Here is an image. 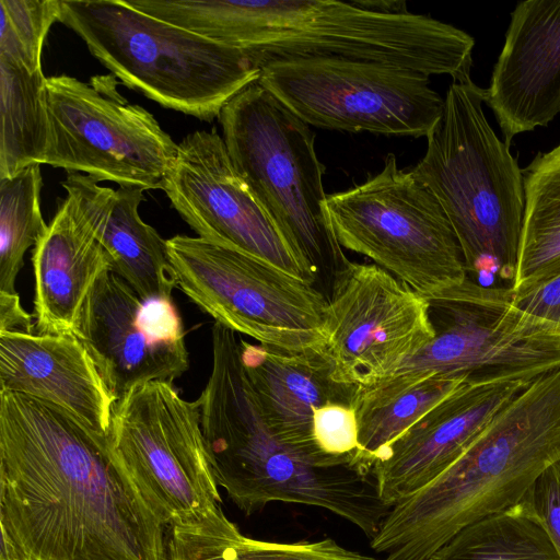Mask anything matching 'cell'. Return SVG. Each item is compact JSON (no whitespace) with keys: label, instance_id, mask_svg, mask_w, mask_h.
<instances>
[{"label":"cell","instance_id":"cell-17","mask_svg":"<svg viewBox=\"0 0 560 560\" xmlns=\"http://www.w3.org/2000/svg\"><path fill=\"white\" fill-rule=\"evenodd\" d=\"M488 105L510 145L560 113V0H525L511 13L493 67Z\"/></svg>","mask_w":560,"mask_h":560},{"label":"cell","instance_id":"cell-24","mask_svg":"<svg viewBox=\"0 0 560 560\" xmlns=\"http://www.w3.org/2000/svg\"><path fill=\"white\" fill-rule=\"evenodd\" d=\"M46 77L0 56V179L42 164L48 145Z\"/></svg>","mask_w":560,"mask_h":560},{"label":"cell","instance_id":"cell-29","mask_svg":"<svg viewBox=\"0 0 560 560\" xmlns=\"http://www.w3.org/2000/svg\"><path fill=\"white\" fill-rule=\"evenodd\" d=\"M313 439L319 453L331 466L361 469L357 465L359 454L358 418L351 404L328 402L315 409Z\"/></svg>","mask_w":560,"mask_h":560},{"label":"cell","instance_id":"cell-21","mask_svg":"<svg viewBox=\"0 0 560 560\" xmlns=\"http://www.w3.org/2000/svg\"><path fill=\"white\" fill-rule=\"evenodd\" d=\"M143 189L119 187L103 220L100 238L112 270L143 300H172L177 287L166 240L143 222L139 206Z\"/></svg>","mask_w":560,"mask_h":560},{"label":"cell","instance_id":"cell-32","mask_svg":"<svg viewBox=\"0 0 560 560\" xmlns=\"http://www.w3.org/2000/svg\"><path fill=\"white\" fill-rule=\"evenodd\" d=\"M33 319L34 316L22 307L18 293L0 292V331L34 332Z\"/></svg>","mask_w":560,"mask_h":560},{"label":"cell","instance_id":"cell-6","mask_svg":"<svg viewBox=\"0 0 560 560\" xmlns=\"http://www.w3.org/2000/svg\"><path fill=\"white\" fill-rule=\"evenodd\" d=\"M230 159L316 279L331 278L349 261L326 210L324 165L310 126L258 82L222 108L219 117Z\"/></svg>","mask_w":560,"mask_h":560},{"label":"cell","instance_id":"cell-7","mask_svg":"<svg viewBox=\"0 0 560 560\" xmlns=\"http://www.w3.org/2000/svg\"><path fill=\"white\" fill-rule=\"evenodd\" d=\"M434 338L369 394L390 393L444 375L468 384L522 382L560 369V324L512 303L511 287H486L469 277L429 301Z\"/></svg>","mask_w":560,"mask_h":560},{"label":"cell","instance_id":"cell-11","mask_svg":"<svg viewBox=\"0 0 560 560\" xmlns=\"http://www.w3.org/2000/svg\"><path fill=\"white\" fill-rule=\"evenodd\" d=\"M258 83L308 126L347 132L427 137L444 98L429 75L392 65L339 58L275 60Z\"/></svg>","mask_w":560,"mask_h":560},{"label":"cell","instance_id":"cell-14","mask_svg":"<svg viewBox=\"0 0 560 560\" xmlns=\"http://www.w3.org/2000/svg\"><path fill=\"white\" fill-rule=\"evenodd\" d=\"M162 189L198 237L316 283L313 271L234 167L223 138L214 130H197L178 143Z\"/></svg>","mask_w":560,"mask_h":560},{"label":"cell","instance_id":"cell-31","mask_svg":"<svg viewBox=\"0 0 560 560\" xmlns=\"http://www.w3.org/2000/svg\"><path fill=\"white\" fill-rule=\"evenodd\" d=\"M512 290V303L538 318L560 324V269L542 281Z\"/></svg>","mask_w":560,"mask_h":560},{"label":"cell","instance_id":"cell-13","mask_svg":"<svg viewBox=\"0 0 560 560\" xmlns=\"http://www.w3.org/2000/svg\"><path fill=\"white\" fill-rule=\"evenodd\" d=\"M326 335L332 381L355 390L390 376L435 329L428 300L375 264L349 260L331 280Z\"/></svg>","mask_w":560,"mask_h":560},{"label":"cell","instance_id":"cell-15","mask_svg":"<svg viewBox=\"0 0 560 560\" xmlns=\"http://www.w3.org/2000/svg\"><path fill=\"white\" fill-rule=\"evenodd\" d=\"M74 335L116 402L148 382H173L189 368L185 331L172 300H143L112 269L83 306Z\"/></svg>","mask_w":560,"mask_h":560},{"label":"cell","instance_id":"cell-23","mask_svg":"<svg viewBox=\"0 0 560 560\" xmlns=\"http://www.w3.org/2000/svg\"><path fill=\"white\" fill-rule=\"evenodd\" d=\"M170 528L168 560H377L347 550L330 538L314 542L247 538L221 509Z\"/></svg>","mask_w":560,"mask_h":560},{"label":"cell","instance_id":"cell-2","mask_svg":"<svg viewBox=\"0 0 560 560\" xmlns=\"http://www.w3.org/2000/svg\"><path fill=\"white\" fill-rule=\"evenodd\" d=\"M167 22L242 49L261 67L275 60L339 58L470 81L475 39L428 15L386 14L331 0H172Z\"/></svg>","mask_w":560,"mask_h":560},{"label":"cell","instance_id":"cell-18","mask_svg":"<svg viewBox=\"0 0 560 560\" xmlns=\"http://www.w3.org/2000/svg\"><path fill=\"white\" fill-rule=\"evenodd\" d=\"M527 384H462L396 439L374 464L381 499L392 508L433 481Z\"/></svg>","mask_w":560,"mask_h":560},{"label":"cell","instance_id":"cell-3","mask_svg":"<svg viewBox=\"0 0 560 560\" xmlns=\"http://www.w3.org/2000/svg\"><path fill=\"white\" fill-rule=\"evenodd\" d=\"M560 460V369L528 383L469 447L390 508L371 547L385 560H431L456 533L518 503Z\"/></svg>","mask_w":560,"mask_h":560},{"label":"cell","instance_id":"cell-26","mask_svg":"<svg viewBox=\"0 0 560 560\" xmlns=\"http://www.w3.org/2000/svg\"><path fill=\"white\" fill-rule=\"evenodd\" d=\"M431 560H560L546 529L523 502L456 533Z\"/></svg>","mask_w":560,"mask_h":560},{"label":"cell","instance_id":"cell-4","mask_svg":"<svg viewBox=\"0 0 560 560\" xmlns=\"http://www.w3.org/2000/svg\"><path fill=\"white\" fill-rule=\"evenodd\" d=\"M485 89L454 82L427 151L411 168L436 197L459 242L467 273L512 281L524 211L523 170L482 108Z\"/></svg>","mask_w":560,"mask_h":560},{"label":"cell","instance_id":"cell-1","mask_svg":"<svg viewBox=\"0 0 560 560\" xmlns=\"http://www.w3.org/2000/svg\"><path fill=\"white\" fill-rule=\"evenodd\" d=\"M0 560H168L166 527L106 436L63 409L0 392Z\"/></svg>","mask_w":560,"mask_h":560},{"label":"cell","instance_id":"cell-5","mask_svg":"<svg viewBox=\"0 0 560 560\" xmlns=\"http://www.w3.org/2000/svg\"><path fill=\"white\" fill-rule=\"evenodd\" d=\"M59 22L129 89L205 121L247 86L260 67L225 46L147 14L126 0H59Z\"/></svg>","mask_w":560,"mask_h":560},{"label":"cell","instance_id":"cell-30","mask_svg":"<svg viewBox=\"0 0 560 560\" xmlns=\"http://www.w3.org/2000/svg\"><path fill=\"white\" fill-rule=\"evenodd\" d=\"M521 501L544 526L560 557V460L539 476Z\"/></svg>","mask_w":560,"mask_h":560},{"label":"cell","instance_id":"cell-25","mask_svg":"<svg viewBox=\"0 0 560 560\" xmlns=\"http://www.w3.org/2000/svg\"><path fill=\"white\" fill-rule=\"evenodd\" d=\"M465 382L434 375L384 394L355 393L352 406L359 427L357 465L373 472L387 447Z\"/></svg>","mask_w":560,"mask_h":560},{"label":"cell","instance_id":"cell-8","mask_svg":"<svg viewBox=\"0 0 560 560\" xmlns=\"http://www.w3.org/2000/svg\"><path fill=\"white\" fill-rule=\"evenodd\" d=\"M326 210L341 247L371 258L428 301L468 278L442 206L393 153L365 182L327 195Z\"/></svg>","mask_w":560,"mask_h":560},{"label":"cell","instance_id":"cell-19","mask_svg":"<svg viewBox=\"0 0 560 560\" xmlns=\"http://www.w3.org/2000/svg\"><path fill=\"white\" fill-rule=\"evenodd\" d=\"M0 392L55 405L91 431L109 433L116 400L74 334L0 331Z\"/></svg>","mask_w":560,"mask_h":560},{"label":"cell","instance_id":"cell-10","mask_svg":"<svg viewBox=\"0 0 560 560\" xmlns=\"http://www.w3.org/2000/svg\"><path fill=\"white\" fill-rule=\"evenodd\" d=\"M106 441L163 526L188 524L220 509L199 401L184 399L172 382L143 383L118 400Z\"/></svg>","mask_w":560,"mask_h":560},{"label":"cell","instance_id":"cell-12","mask_svg":"<svg viewBox=\"0 0 560 560\" xmlns=\"http://www.w3.org/2000/svg\"><path fill=\"white\" fill-rule=\"evenodd\" d=\"M117 84L112 73L88 83L67 74L46 79L49 136L42 164L120 187L162 189L178 144Z\"/></svg>","mask_w":560,"mask_h":560},{"label":"cell","instance_id":"cell-16","mask_svg":"<svg viewBox=\"0 0 560 560\" xmlns=\"http://www.w3.org/2000/svg\"><path fill=\"white\" fill-rule=\"evenodd\" d=\"M97 183L69 174L67 197L34 246L35 332L74 334L90 292L112 269L100 232L115 190Z\"/></svg>","mask_w":560,"mask_h":560},{"label":"cell","instance_id":"cell-20","mask_svg":"<svg viewBox=\"0 0 560 560\" xmlns=\"http://www.w3.org/2000/svg\"><path fill=\"white\" fill-rule=\"evenodd\" d=\"M246 374L275 434L318 467H334L313 439L314 410L328 402L352 405L354 389L335 383L319 353H300L241 338Z\"/></svg>","mask_w":560,"mask_h":560},{"label":"cell","instance_id":"cell-9","mask_svg":"<svg viewBox=\"0 0 560 560\" xmlns=\"http://www.w3.org/2000/svg\"><path fill=\"white\" fill-rule=\"evenodd\" d=\"M166 245L177 287L215 323L262 345L324 354L328 298L315 284L198 236Z\"/></svg>","mask_w":560,"mask_h":560},{"label":"cell","instance_id":"cell-33","mask_svg":"<svg viewBox=\"0 0 560 560\" xmlns=\"http://www.w3.org/2000/svg\"><path fill=\"white\" fill-rule=\"evenodd\" d=\"M354 5L378 13L386 14H402L408 13L407 3L405 1L396 0H354L351 1Z\"/></svg>","mask_w":560,"mask_h":560},{"label":"cell","instance_id":"cell-28","mask_svg":"<svg viewBox=\"0 0 560 560\" xmlns=\"http://www.w3.org/2000/svg\"><path fill=\"white\" fill-rule=\"evenodd\" d=\"M59 14V0H0V56L42 71L44 42Z\"/></svg>","mask_w":560,"mask_h":560},{"label":"cell","instance_id":"cell-27","mask_svg":"<svg viewBox=\"0 0 560 560\" xmlns=\"http://www.w3.org/2000/svg\"><path fill=\"white\" fill-rule=\"evenodd\" d=\"M40 164L0 179V292L14 294L24 255L47 229L39 205Z\"/></svg>","mask_w":560,"mask_h":560},{"label":"cell","instance_id":"cell-22","mask_svg":"<svg viewBox=\"0 0 560 560\" xmlns=\"http://www.w3.org/2000/svg\"><path fill=\"white\" fill-rule=\"evenodd\" d=\"M524 211L511 288L522 290L560 269V143L523 170Z\"/></svg>","mask_w":560,"mask_h":560}]
</instances>
